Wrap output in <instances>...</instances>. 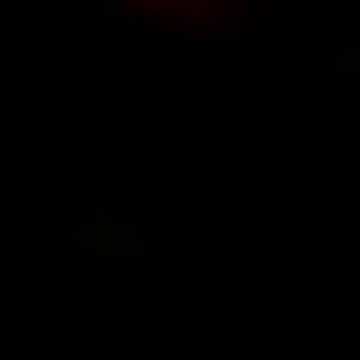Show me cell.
<instances>
[{"label":"cell","mask_w":360,"mask_h":360,"mask_svg":"<svg viewBox=\"0 0 360 360\" xmlns=\"http://www.w3.org/2000/svg\"><path fill=\"white\" fill-rule=\"evenodd\" d=\"M124 19H143V29H180V38H209V29H228V10L237 0H114Z\"/></svg>","instance_id":"obj_1"}]
</instances>
